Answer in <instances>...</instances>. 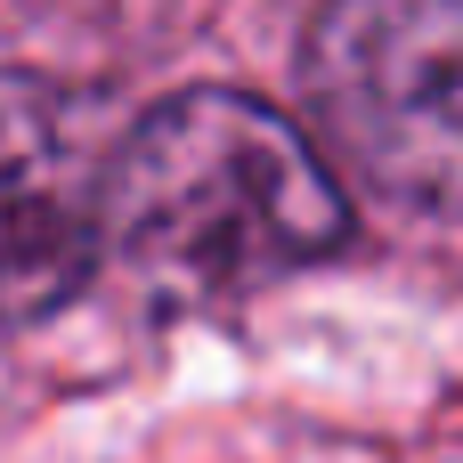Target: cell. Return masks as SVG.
<instances>
[{"label":"cell","mask_w":463,"mask_h":463,"mask_svg":"<svg viewBox=\"0 0 463 463\" xmlns=\"http://www.w3.org/2000/svg\"><path fill=\"white\" fill-rule=\"evenodd\" d=\"M350 228L326 146L244 90H179L114 138L106 252L163 293L203 301L277 285L334 260Z\"/></svg>","instance_id":"1"},{"label":"cell","mask_w":463,"mask_h":463,"mask_svg":"<svg viewBox=\"0 0 463 463\" xmlns=\"http://www.w3.org/2000/svg\"><path fill=\"white\" fill-rule=\"evenodd\" d=\"M301 106L374 195L463 220V0H326L301 33Z\"/></svg>","instance_id":"2"},{"label":"cell","mask_w":463,"mask_h":463,"mask_svg":"<svg viewBox=\"0 0 463 463\" xmlns=\"http://www.w3.org/2000/svg\"><path fill=\"white\" fill-rule=\"evenodd\" d=\"M114 138L90 90L0 73V317H49L106 260Z\"/></svg>","instance_id":"3"}]
</instances>
